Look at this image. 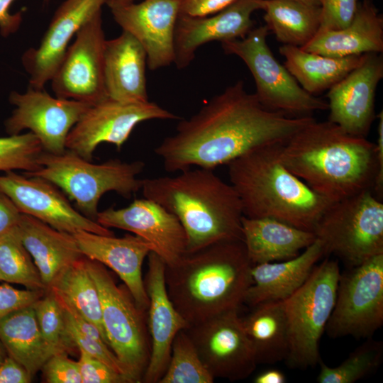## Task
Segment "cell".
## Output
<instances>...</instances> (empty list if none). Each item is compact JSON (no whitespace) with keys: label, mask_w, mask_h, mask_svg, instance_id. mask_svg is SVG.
I'll return each mask as SVG.
<instances>
[{"label":"cell","mask_w":383,"mask_h":383,"mask_svg":"<svg viewBox=\"0 0 383 383\" xmlns=\"http://www.w3.org/2000/svg\"><path fill=\"white\" fill-rule=\"evenodd\" d=\"M382 77V53L365 54L359 65L328 89V121L353 135L367 138L376 118V89Z\"/></svg>","instance_id":"cell-18"},{"label":"cell","mask_w":383,"mask_h":383,"mask_svg":"<svg viewBox=\"0 0 383 383\" xmlns=\"http://www.w3.org/2000/svg\"><path fill=\"white\" fill-rule=\"evenodd\" d=\"M264 0H237L224 9L204 17L179 15L174 38V63L179 69L187 67L197 49L207 43L244 38L253 28L252 14L263 9Z\"/></svg>","instance_id":"cell-21"},{"label":"cell","mask_w":383,"mask_h":383,"mask_svg":"<svg viewBox=\"0 0 383 383\" xmlns=\"http://www.w3.org/2000/svg\"><path fill=\"white\" fill-rule=\"evenodd\" d=\"M135 1L137 0H106L105 4L113 9L134 3Z\"/></svg>","instance_id":"cell-50"},{"label":"cell","mask_w":383,"mask_h":383,"mask_svg":"<svg viewBox=\"0 0 383 383\" xmlns=\"http://www.w3.org/2000/svg\"><path fill=\"white\" fill-rule=\"evenodd\" d=\"M382 359L383 343L372 337L368 338L336 367H329L321 359L316 381L319 383H353L374 373L381 365Z\"/></svg>","instance_id":"cell-35"},{"label":"cell","mask_w":383,"mask_h":383,"mask_svg":"<svg viewBox=\"0 0 383 383\" xmlns=\"http://www.w3.org/2000/svg\"><path fill=\"white\" fill-rule=\"evenodd\" d=\"M268 32L265 25L260 26L244 38L221 43L226 54L239 57L248 67L260 102L268 109L291 116H311L314 111L327 110V101L305 91L277 60L267 43Z\"/></svg>","instance_id":"cell-10"},{"label":"cell","mask_w":383,"mask_h":383,"mask_svg":"<svg viewBox=\"0 0 383 383\" xmlns=\"http://www.w3.org/2000/svg\"><path fill=\"white\" fill-rule=\"evenodd\" d=\"M243 240L219 241L186 252L165 265V283L174 306L189 323L239 309L252 283Z\"/></svg>","instance_id":"cell-3"},{"label":"cell","mask_w":383,"mask_h":383,"mask_svg":"<svg viewBox=\"0 0 383 383\" xmlns=\"http://www.w3.org/2000/svg\"><path fill=\"white\" fill-rule=\"evenodd\" d=\"M323 255L322 244L316 238L292 259L252 265V283L243 304L252 308L261 303L287 299L305 282Z\"/></svg>","instance_id":"cell-25"},{"label":"cell","mask_w":383,"mask_h":383,"mask_svg":"<svg viewBox=\"0 0 383 383\" xmlns=\"http://www.w3.org/2000/svg\"><path fill=\"white\" fill-rule=\"evenodd\" d=\"M0 281H2V278H1V274H0Z\"/></svg>","instance_id":"cell-53"},{"label":"cell","mask_w":383,"mask_h":383,"mask_svg":"<svg viewBox=\"0 0 383 383\" xmlns=\"http://www.w3.org/2000/svg\"><path fill=\"white\" fill-rule=\"evenodd\" d=\"M357 5V0H321L318 32L337 30L348 26L355 15Z\"/></svg>","instance_id":"cell-39"},{"label":"cell","mask_w":383,"mask_h":383,"mask_svg":"<svg viewBox=\"0 0 383 383\" xmlns=\"http://www.w3.org/2000/svg\"><path fill=\"white\" fill-rule=\"evenodd\" d=\"M15 0H0V32L4 37L16 32L22 21L21 12L12 14L9 12Z\"/></svg>","instance_id":"cell-47"},{"label":"cell","mask_w":383,"mask_h":383,"mask_svg":"<svg viewBox=\"0 0 383 383\" xmlns=\"http://www.w3.org/2000/svg\"><path fill=\"white\" fill-rule=\"evenodd\" d=\"M0 274L2 281L8 283L46 290L38 267L20 238L17 226L0 235Z\"/></svg>","instance_id":"cell-34"},{"label":"cell","mask_w":383,"mask_h":383,"mask_svg":"<svg viewBox=\"0 0 383 383\" xmlns=\"http://www.w3.org/2000/svg\"><path fill=\"white\" fill-rule=\"evenodd\" d=\"M314 119L268 109L238 81L181 121L155 153L170 172L192 166L213 170L255 148L284 143Z\"/></svg>","instance_id":"cell-1"},{"label":"cell","mask_w":383,"mask_h":383,"mask_svg":"<svg viewBox=\"0 0 383 383\" xmlns=\"http://www.w3.org/2000/svg\"><path fill=\"white\" fill-rule=\"evenodd\" d=\"M237 0H180L179 14L204 17L216 13Z\"/></svg>","instance_id":"cell-44"},{"label":"cell","mask_w":383,"mask_h":383,"mask_svg":"<svg viewBox=\"0 0 383 383\" xmlns=\"http://www.w3.org/2000/svg\"><path fill=\"white\" fill-rule=\"evenodd\" d=\"M148 269L144 280L149 299L147 326L150 341V356L142 382L159 383L171 354L173 340L189 323L171 301L165 283V263L155 252L148 255Z\"/></svg>","instance_id":"cell-19"},{"label":"cell","mask_w":383,"mask_h":383,"mask_svg":"<svg viewBox=\"0 0 383 383\" xmlns=\"http://www.w3.org/2000/svg\"><path fill=\"white\" fill-rule=\"evenodd\" d=\"M282 144L255 148L228 162L230 184L243 216L270 218L312 231L331 204L281 162Z\"/></svg>","instance_id":"cell-5"},{"label":"cell","mask_w":383,"mask_h":383,"mask_svg":"<svg viewBox=\"0 0 383 383\" xmlns=\"http://www.w3.org/2000/svg\"><path fill=\"white\" fill-rule=\"evenodd\" d=\"M106 0H65L55 11L37 48H29L22 63L29 75L30 87L41 89L50 81L71 38L82 26L101 11Z\"/></svg>","instance_id":"cell-22"},{"label":"cell","mask_w":383,"mask_h":383,"mask_svg":"<svg viewBox=\"0 0 383 383\" xmlns=\"http://www.w3.org/2000/svg\"><path fill=\"white\" fill-rule=\"evenodd\" d=\"M45 1H48V0H45Z\"/></svg>","instance_id":"cell-54"},{"label":"cell","mask_w":383,"mask_h":383,"mask_svg":"<svg viewBox=\"0 0 383 383\" xmlns=\"http://www.w3.org/2000/svg\"><path fill=\"white\" fill-rule=\"evenodd\" d=\"M97 287L102 323L109 347L133 382H140L150 356L145 312L138 307L126 288L118 287L101 263L86 257Z\"/></svg>","instance_id":"cell-9"},{"label":"cell","mask_w":383,"mask_h":383,"mask_svg":"<svg viewBox=\"0 0 383 383\" xmlns=\"http://www.w3.org/2000/svg\"><path fill=\"white\" fill-rule=\"evenodd\" d=\"M41 370L48 383H82L77 361L70 359L66 354L52 355Z\"/></svg>","instance_id":"cell-42"},{"label":"cell","mask_w":383,"mask_h":383,"mask_svg":"<svg viewBox=\"0 0 383 383\" xmlns=\"http://www.w3.org/2000/svg\"><path fill=\"white\" fill-rule=\"evenodd\" d=\"M96 221L143 238L166 265L175 263L187 252V238L182 223L175 215L151 199L144 197L124 208L99 211Z\"/></svg>","instance_id":"cell-17"},{"label":"cell","mask_w":383,"mask_h":383,"mask_svg":"<svg viewBox=\"0 0 383 383\" xmlns=\"http://www.w3.org/2000/svg\"><path fill=\"white\" fill-rule=\"evenodd\" d=\"M7 355H8L7 352L4 346L0 341V365L1 364V362L4 361V360Z\"/></svg>","instance_id":"cell-52"},{"label":"cell","mask_w":383,"mask_h":383,"mask_svg":"<svg viewBox=\"0 0 383 383\" xmlns=\"http://www.w3.org/2000/svg\"><path fill=\"white\" fill-rule=\"evenodd\" d=\"M279 158L330 203L372 190L377 173L375 144L330 121L301 128L281 145Z\"/></svg>","instance_id":"cell-2"},{"label":"cell","mask_w":383,"mask_h":383,"mask_svg":"<svg viewBox=\"0 0 383 383\" xmlns=\"http://www.w3.org/2000/svg\"><path fill=\"white\" fill-rule=\"evenodd\" d=\"M314 6H320L321 0H291Z\"/></svg>","instance_id":"cell-51"},{"label":"cell","mask_w":383,"mask_h":383,"mask_svg":"<svg viewBox=\"0 0 383 383\" xmlns=\"http://www.w3.org/2000/svg\"><path fill=\"white\" fill-rule=\"evenodd\" d=\"M75 36L50 80L52 90L56 97L94 105L108 98L101 11L87 21Z\"/></svg>","instance_id":"cell-12"},{"label":"cell","mask_w":383,"mask_h":383,"mask_svg":"<svg viewBox=\"0 0 383 383\" xmlns=\"http://www.w3.org/2000/svg\"><path fill=\"white\" fill-rule=\"evenodd\" d=\"M252 309L242 322L257 364L274 365L286 360L289 337L284 301H267Z\"/></svg>","instance_id":"cell-29"},{"label":"cell","mask_w":383,"mask_h":383,"mask_svg":"<svg viewBox=\"0 0 383 383\" xmlns=\"http://www.w3.org/2000/svg\"><path fill=\"white\" fill-rule=\"evenodd\" d=\"M146 53L129 33L104 45V86L109 99L127 103L148 101L145 67Z\"/></svg>","instance_id":"cell-24"},{"label":"cell","mask_w":383,"mask_h":383,"mask_svg":"<svg viewBox=\"0 0 383 383\" xmlns=\"http://www.w3.org/2000/svg\"><path fill=\"white\" fill-rule=\"evenodd\" d=\"M0 191L10 198L21 213L33 216L57 231L71 234L85 231L113 235L109 228L74 209L57 186L40 177L6 172L0 175Z\"/></svg>","instance_id":"cell-16"},{"label":"cell","mask_w":383,"mask_h":383,"mask_svg":"<svg viewBox=\"0 0 383 383\" xmlns=\"http://www.w3.org/2000/svg\"><path fill=\"white\" fill-rule=\"evenodd\" d=\"M255 383H284V374L277 369L267 370L258 374L254 379Z\"/></svg>","instance_id":"cell-49"},{"label":"cell","mask_w":383,"mask_h":383,"mask_svg":"<svg viewBox=\"0 0 383 383\" xmlns=\"http://www.w3.org/2000/svg\"><path fill=\"white\" fill-rule=\"evenodd\" d=\"M66 318V317H65ZM68 330L78 349L102 362L132 383L128 372L113 350L103 341H99L78 331L66 318Z\"/></svg>","instance_id":"cell-40"},{"label":"cell","mask_w":383,"mask_h":383,"mask_svg":"<svg viewBox=\"0 0 383 383\" xmlns=\"http://www.w3.org/2000/svg\"><path fill=\"white\" fill-rule=\"evenodd\" d=\"M82 253L116 272L124 282L139 309L147 311L149 299L142 276L144 260L153 251L143 238L126 234L121 238L85 231L72 234Z\"/></svg>","instance_id":"cell-23"},{"label":"cell","mask_w":383,"mask_h":383,"mask_svg":"<svg viewBox=\"0 0 383 383\" xmlns=\"http://www.w3.org/2000/svg\"><path fill=\"white\" fill-rule=\"evenodd\" d=\"M158 104L121 102L106 99L90 106L70 131L66 149L91 161L102 143L120 149L140 123L151 119H179Z\"/></svg>","instance_id":"cell-13"},{"label":"cell","mask_w":383,"mask_h":383,"mask_svg":"<svg viewBox=\"0 0 383 383\" xmlns=\"http://www.w3.org/2000/svg\"><path fill=\"white\" fill-rule=\"evenodd\" d=\"M46 290L18 289L10 284H0V319L16 309L32 305Z\"/></svg>","instance_id":"cell-43"},{"label":"cell","mask_w":383,"mask_h":383,"mask_svg":"<svg viewBox=\"0 0 383 383\" xmlns=\"http://www.w3.org/2000/svg\"><path fill=\"white\" fill-rule=\"evenodd\" d=\"M47 290L60 294L95 325L109 347L102 323L99 292L88 270L85 256L73 262L59 272Z\"/></svg>","instance_id":"cell-33"},{"label":"cell","mask_w":383,"mask_h":383,"mask_svg":"<svg viewBox=\"0 0 383 383\" xmlns=\"http://www.w3.org/2000/svg\"><path fill=\"white\" fill-rule=\"evenodd\" d=\"M238 310L222 313L186 329L202 362L215 379L243 380L257 365Z\"/></svg>","instance_id":"cell-14"},{"label":"cell","mask_w":383,"mask_h":383,"mask_svg":"<svg viewBox=\"0 0 383 383\" xmlns=\"http://www.w3.org/2000/svg\"><path fill=\"white\" fill-rule=\"evenodd\" d=\"M43 151L40 140L31 132L0 137V171H37L40 167L38 159Z\"/></svg>","instance_id":"cell-38"},{"label":"cell","mask_w":383,"mask_h":383,"mask_svg":"<svg viewBox=\"0 0 383 383\" xmlns=\"http://www.w3.org/2000/svg\"><path fill=\"white\" fill-rule=\"evenodd\" d=\"M301 48L335 57L382 53V16L370 0H363L358 2L355 15L348 26L337 30L318 32Z\"/></svg>","instance_id":"cell-26"},{"label":"cell","mask_w":383,"mask_h":383,"mask_svg":"<svg viewBox=\"0 0 383 383\" xmlns=\"http://www.w3.org/2000/svg\"><path fill=\"white\" fill-rule=\"evenodd\" d=\"M9 101L16 106L5 121L9 135L30 130L40 140L43 150L61 154L72 127L91 106L89 104L52 97L44 89L29 87L25 93L13 91Z\"/></svg>","instance_id":"cell-15"},{"label":"cell","mask_w":383,"mask_h":383,"mask_svg":"<svg viewBox=\"0 0 383 383\" xmlns=\"http://www.w3.org/2000/svg\"><path fill=\"white\" fill-rule=\"evenodd\" d=\"M0 341L7 354L33 377L52 355L40 332L32 305L0 319Z\"/></svg>","instance_id":"cell-31"},{"label":"cell","mask_w":383,"mask_h":383,"mask_svg":"<svg viewBox=\"0 0 383 383\" xmlns=\"http://www.w3.org/2000/svg\"><path fill=\"white\" fill-rule=\"evenodd\" d=\"M141 190L177 217L187 235V252L219 241L243 240L239 196L213 169L197 167L174 177L144 179Z\"/></svg>","instance_id":"cell-4"},{"label":"cell","mask_w":383,"mask_h":383,"mask_svg":"<svg viewBox=\"0 0 383 383\" xmlns=\"http://www.w3.org/2000/svg\"><path fill=\"white\" fill-rule=\"evenodd\" d=\"M32 376L9 355L0 365V383H29Z\"/></svg>","instance_id":"cell-45"},{"label":"cell","mask_w":383,"mask_h":383,"mask_svg":"<svg viewBox=\"0 0 383 383\" xmlns=\"http://www.w3.org/2000/svg\"><path fill=\"white\" fill-rule=\"evenodd\" d=\"M17 229L46 290L59 272L84 256L72 234L57 231L33 216L21 213Z\"/></svg>","instance_id":"cell-28"},{"label":"cell","mask_w":383,"mask_h":383,"mask_svg":"<svg viewBox=\"0 0 383 383\" xmlns=\"http://www.w3.org/2000/svg\"><path fill=\"white\" fill-rule=\"evenodd\" d=\"M243 241L252 265L287 260L316 239L313 232L270 218H242Z\"/></svg>","instance_id":"cell-27"},{"label":"cell","mask_w":383,"mask_h":383,"mask_svg":"<svg viewBox=\"0 0 383 383\" xmlns=\"http://www.w3.org/2000/svg\"><path fill=\"white\" fill-rule=\"evenodd\" d=\"M313 233L325 255L333 254L348 268L383 254V204L367 189L331 203Z\"/></svg>","instance_id":"cell-7"},{"label":"cell","mask_w":383,"mask_h":383,"mask_svg":"<svg viewBox=\"0 0 383 383\" xmlns=\"http://www.w3.org/2000/svg\"><path fill=\"white\" fill-rule=\"evenodd\" d=\"M21 216L13 202L0 191V235L17 226Z\"/></svg>","instance_id":"cell-46"},{"label":"cell","mask_w":383,"mask_h":383,"mask_svg":"<svg viewBox=\"0 0 383 383\" xmlns=\"http://www.w3.org/2000/svg\"><path fill=\"white\" fill-rule=\"evenodd\" d=\"M180 0H143L111 9L115 21L142 45L155 70L174 63V29Z\"/></svg>","instance_id":"cell-20"},{"label":"cell","mask_w":383,"mask_h":383,"mask_svg":"<svg viewBox=\"0 0 383 383\" xmlns=\"http://www.w3.org/2000/svg\"><path fill=\"white\" fill-rule=\"evenodd\" d=\"M340 271L337 260L315 265L305 282L284 300L289 352L286 362L293 369L315 367L321 359L319 341L333 309Z\"/></svg>","instance_id":"cell-8"},{"label":"cell","mask_w":383,"mask_h":383,"mask_svg":"<svg viewBox=\"0 0 383 383\" xmlns=\"http://www.w3.org/2000/svg\"><path fill=\"white\" fill-rule=\"evenodd\" d=\"M214 380L186 329L180 331L173 340L170 358L159 383H212Z\"/></svg>","instance_id":"cell-36"},{"label":"cell","mask_w":383,"mask_h":383,"mask_svg":"<svg viewBox=\"0 0 383 383\" xmlns=\"http://www.w3.org/2000/svg\"><path fill=\"white\" fill-rule=\"evenodd\" d=\"M383 324V254L340 274L325 331L332 338H368Z\"/></svg>","instance_id":"cell-11"},{"label":"cell","mask_w":383,"mask_h":383,"mask_svg":"<svg viewBox=\"0 0 383 383\" xmlns=\"http://www.w3.org/2000/svg\"><path fill=\"white\" fill-rule=\"evenodd\" d=\"M38 163L39 170L24 174L40 177L60 188L74 201L81 213L94 221L104 194L115 192L130 198L142 188L143 179L138 176L145 163L140 160L127 162L111 159L94 164L66 149L61 154L43 151Z\"/></svg>","instance_id":"cell-6"},{"label":"cell","mask_w":383,"mask_h":383,"mask_svg":"<svg viewBox=\"0 0 383 383\" xmlns=\"http://www.w3.org/2000/svg\"><path fill=\"white\" fill-rule=\"evenodd\" d=\"M279 51L287 70L312 95L330 89L359 65L365 56L329 57L288 45H282Z\"/></svg>","instance_id":"cell-30"},{"label":"cell","mask_w":383,"mask_h":383,"mask_svg":"<svg viewBox=\"0 0 383 383\" xmlns=\"http://www.w3.org/2000/svg\"><path fill=\"white\" fill-rule=\"evenodd\" d=\"M32 306L42 335L51 351L55 354H73L79 350L68 330L64 312L52 292L45 294Z\"/></svg>","instance_id":"cell-37"},{"label":"cell","mask_w":383,"mask_h":383,"mask_svg":"<svg viewBox=\"0 0 383 383\" xmlns=\"http://www.w3.org/2000/svg\"><path fill=\"white\" fill-rule=\"evenodd\" d=\"M379 119L377 126V141L375 144L377 173L375 179L373 190L375 192L377 197H382L383 192V111H382L378 115Z\"/></svg>","instance_id":"cell-48"},{"label":"cell","mask_w":383,"mask_h":383,"mask_svg":"<svg viewBox=\"0 0 383 383\" xmlns=\"http://www.w3.org/2000/svg\"><path fill=\"white\" fill-rule=\"evenodd\" d=\"M262 10L265 26L283 45L302 48L319 30L320 6L291 0H264Z\"/></svg>","instance_id":"cell-32"},{"label":"cell","mask_w":383,"mask_h":383,"mask_svg":"<svg viewBox=\"0 0 383 383\" xmlns=\"http://www.w3.org/2000/svg\"><path fill=\"white\" fill-rule=\"evenodd\" d=\"M79 353L77 363L82 383H130L126 377L84 350L79 349Z\"/></svg>","instance_id":"cell-41"}]
</instances>
